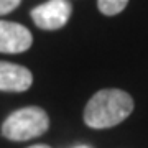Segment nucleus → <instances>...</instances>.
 I'll list each match as a JSON object with an SVG mask.
<instances>
[{
    "label": "nucleus",
    "mask_w": 148,
    "mask_h": 148,
    "mask_svg": "<svg viewBox=\"0 0 148 148\" xmlns=\"http://www.w3.org/2000/svg\"><path fill=\"white\" fill-rule=\"evenodd\" d=\"M49 127L48 114L40 107H25L5 119L2 125V135L12 142H25L41 137Z\"/></svg>",
    "instance_id": "nucleus-2"
},
{
    "label": "nucleus",
    "mask_w": 148,
    "mask_h": 148,
    "mask_svg": "<svg viewBox=\"0 0 148 148\" xmlns=\"http://www.w3.org/2000/svg\"><path fill=\"white\" fill-rule=\"evenodd\" d=\"M21 0H0V15H5V13H10L13 8L20 5Z\"/></svg>",
    "instance_id": "nucleus-7"
},
{
    "label": "nucleus",
    "mask_w": 148,
    "mask_h": 148,
    "mask_svg": "<svg viewBox=\"0 0 148 148\" xmlns=\"http://www.w3.org/2000/svg\"><path fill=\"white\" fill-rule=\"evenodd\" d=\"M71 13L73 7L69 0H48L46 3L33 8L32 18L41 30H58L68 23Z\"/></svg>",
    "instance_id": "nucleus-3"
},
{
    "label": "nucleus",
    "mask_w": 148,
    "mask_h": 148,
    "mask_svg": "<svg viewBox=\"0 0 148 148\" xmlns=\"http://www.w3.org/2000/svg\"><path fill=\"white\" fill-rule=\"evenodd\" d=\"M30 148H51V147H48V145H33Z\"/></svg>",
    "instance_id": "nucleus-8"
},
{
    "label": "nucleus",
    "mask_w": 148,
    "mask_h": 148,
    "mask_svg": "<svg viewBox=\"0 0 148 148\" xmlns=\"http://www.w3.org/2000/svg\"><path fill=\"white\" fill-rule=\"evenodd\" d=\"M133 110V99L120 89L95 92L84 109V122L90 128H110L123 122Z\"/></svg>",
    "instance_id": "nucleus-1"
},
{
    "label": "nucleus",
    "mask_w": 148,
    "mask_h": 148,
    "mask_svg": "<svg viewBox=\"0 0 148 148\" xmlns=\"http://www.w3.org/2000/svg\"><path fill=\"white\" fill-rule=\"evenodd\" d=\"M33 36L27 27L15 21L0 20V53H23L32 46Z\"/></svg>",
    "instance_id": "nucleus-4"
},
{
    "label": "nucleus",
    "mask_w": 148,
    "mask_h": 148,
    "mask_svg": "<svg viewBox=\"0 0 148 148\" xmlns=\"http://www.w3.org/2000/svg\"><path fill=\"white\" fill-rule=\"evenodd\" d=\"M128 0H97V7L104 15H117L127 7Z\"/></svg>",
    "instance_id": "nucleus-6"
},
{
    "label": "nucleus",
    "mask_w": 148,
    "mask_h": 148,
    "mask_svg": "<svg viewBox=\"0 0 148 148\" xmlns=\"http://www.w3.org/2000/svg\"><path fill=\"white\" fill-rule=\"evenodd\" d=\"M74 148H89L87 145H79V147H74Z\"/></svg>",
    "instance_id": "nucleus-9"
},
{
    "label": "nucleus",
    "mask_w": 148,
    "mask_h": 148,
    "mask_svg": "<svg viewBox=\"0 0 148 148\" xmlns=\"http://www.w3.org/2000/svg\"><path fill=\"white\" fill-rule=\"evenodd\" d=\"M33 74L20 64L0 61V90L3 92H23L30 89Z\"/></svg>",
    "instance_id": "nucleus-5"
}]
</instances>
